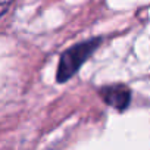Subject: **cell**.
I'll return each instance as SVG.
<instances>
[{
	"label": "cell",
	"instance_id": "cell-1",
	"mask_svg": "<svg viewBox=\"0 0 150 150\" xmlns=\"http://www.w3.org/2000/svg\"><path fill=\"white\" fill-rule=\"evenodd\" d=\"M99 44H100V38H91V40L75 44L66 52H63L59 60L56 80L59 83H65L69 78H72L78 72V69L83 66V63L96 52Z\"/></svg>",
	"mask_w": 150,
	"mask_h": 150
},
{
	"label": "cell",
	"instance_id": "cell-2",
	"mask_svg": "<svg viewBox=\"0 0 150 150\" xmlns=\"http://www.w3.org/2000/svg\"><path fill=\"white\" fill-rule=\"evenodd\" d=\"M100 96L103 97V100L118 109V110H124L128 108L129 102H131V91L128 87L116 84V86H109V87H103L100 90Z\"/></svg>",
	"mask_w": 150,
	"mask_h": 150
},
{
	"label": "cell",
	"instance_id": "cell-3",
	"mask_svg": "<svg viewBox=\"0 0 150 150\" xmlns=\"http://www.w3.org/2000/svg\"><path fill=\"white\" fill-rule=\"evenodd\" d=\"M8 3H9V0H0V15H2V13L6 11Z\"/></svg>",
	"mask_w": 150,
	"mask_h": 150
}]
</instances>
